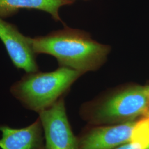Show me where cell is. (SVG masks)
<instances>
[{"label": "cell", "instance_id": "1", "mask_svg": "<svg viewBox=\"0 0 149 149\" xmlns=\"http://www.w3.org/2000/svg\"><path fill=\"white\" fill-rule=\"evenodd\" d=\"M36 54L55 57L60 66L84 74L99 69L104 64L111 48L98 43L84 31L66 27L44 36L28 37Z\"/></svg>", "mask_w": 149, "mask_h": 149}, {"label": "cell", "instance_id": "6", "mask_svg": "<svg viewBox=\"0 0 149 149\" xmlns=\"http://www.w3.org/2000/svg\"><path fill=\"white\" fill-rule=\"evenodd\" d=\"M0 39L4 44L13 64L27 74L36 72L38 66L28 37L24 36L14 25L0 17Z\"/></svg>", "mask_w": 149, "mask_h": 149}, {"label": "cell", "instance_id": "7", "mask_svg": "<svg viewBox=\"0 0 149 149\" xmlns=\"http://www.w3.org/2000/svg\"><path fill=\"white\" fill-rule=\"evenodd\" d=\"M0 131L1 149H45L43 127L39 118L25 128L15 129L0 125Z\"/></svg>", "mask_w": 149, "mask_h": 149}, {"label": "cell", "instance_id": "9", "mask_svg": "<svg viewBox=\"0 0 149 149\" xmlns=\"http://www.w3.org/2000/svg\"><path fill=\"white\" fill-rule=\"evenodd\" d=\"M114 149H149V146H145L135 143H130L124 144Z\"/></svg>", "mask_w": 149, "mask_h": 149}, {"label": "cell", "instance_id": "2", "mask_svg": "<svg viewBox=\"0 0 149 149\" xmlns=\"http://www.w3.org/2000/svg\"><path fill=\"white\" fill-rule=\"evenodd\" d=\"M80 116L89 125L128 122L149 115V85H123L84 104Z\"/></svg>", "mask_w": 149, "mask_h": 149}, {"label": "cell", "instance_id": "3", "mask_svg": "<svg viewBox=\"0 0 149 149\" xmlns=\"http://www.w3.org/2000/svg\"><path fill=\"white\" fill-rule=\"evenodd\" d=\"M82 74L62 66L52 72L29 73L12 85L11 93L25 108L39 113L62 98Z\"/></svg>", "mask_w": 149, "mask_h": 149}, {"label": "cell", "instance_id": "8", "mask_svg": "<svg viewBox=\"0 0 149 149\" xmlns=\"http://www.w3.org/2000/svg\"><path fill=\"white\" fill-rule=\"evenodd\" d=\"M75 0H0V17H8L21 9H35L50 14L56 21H61L59 10Z\"/></svg>", "mask_w": 149, "mask_h": 149}, {"label": "cell", "instance_id": "4", "mask_svg": "<svg viewBox=\"0 0 149 149\" xmlns=\"http://www.w3.org/2000/svg\"><path fill=\"white\" fill-rule=\"evenodd\" d=\"M45 149H79L78 137L70 126L64 98L39 113Z\"/></svg>", "mask_w": 149, "mask_h": 149}, {"label": "cell", "instance_id": "5", "mask_svg": "<svg viewBox=\"0 0 149 149\" xmlns=\"http://www.w3.org/2000/svg\"><path fill=\"white\" fill-rule=\"evenodd\" d=\"M139 119L114 125H89L77 136L79 149H114L136 143Z\"/></svg>", "mask_w": 149, "mask_h": 149}]
</instances>
